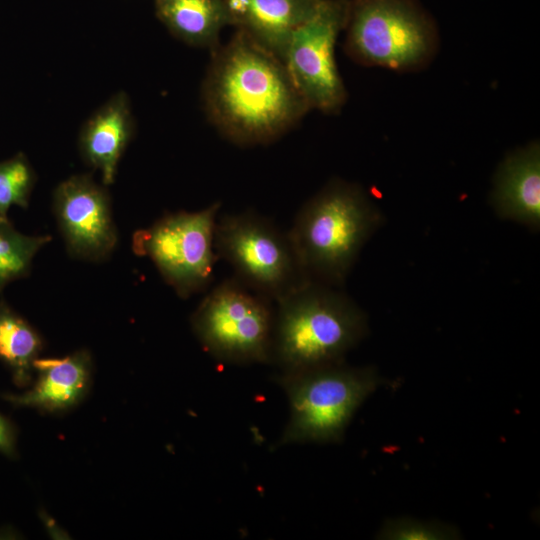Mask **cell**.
Masks as SVG:
<instances>
[{
	"instance_id": "cell-17",
	"label": "cell",
	"mask_w": 540,
	"mask_h": 540,
	"mask_svg": "<svg viewBox=\"0 0 540 540\" xmlns=\"http://www.w3.org/2000/svg\"><path fill=\"white\" fill-rule=\"evenodd\" d=\"M51 239L50 235L22 234L9 218L0 219V293L9 283L30 274L33 258Z\"/></svg>"
},
{
	"instance_id": "cell-8",
	"label": "cell",
	"mask_w": 540,
	"mask_h": 540,
	"mask_svg": "<svg viewBox=\"0 0 540 540\" xmlns=\"http://www.w3.org/2000/svg\"><path fill=\"white\" fill-rule=\"evenodd\" d=\"M220 207V202H214L196 212L169 213L133 234L134 253L148 257L181 298L203 291L213 280Z\"/></svg>"
},
{
	"instance_id": "cell-1",
	"label": "cell",
	"mask_w": 540,
	"mask_h": 540,
	"mask_svg": "<svg viewBox=\"0 0 540 540\" xmlns=\"http://www.w3.org/2000/svg\"><path fill=\"white\" fill-rule=\"evenodd\" d=\"M202 84L206 116L239 146L269 144L310 110L278 57L236 31L214 49Z\"/></svg>"
},
{
	"instance_id": "cell-10",
	"label": "cell",
	"mask_w": 540,
	"mask_h": 540,
	"mask_svg": "<svg viewBox=\"0 0 540 540\" xmlns=\"http://www.w3.org/2000/svg\"><path fill=\"white\" fill-rule=\"evenodd\" d=\"M53 213L68 254L80 260L103 262L118 243L111 198L91 174L72 175L53 192Z\"/></svg>"
},
{
	"instance_id": "cell-3",
	"label": "cell",
	"mask_w": 540,
	"mask_h": 540,
	"mask_svg": "<svg viewBox=\"0 0 540 540\" xmlns=\"http://www.w3.org/2000/svg\"><path fill=\"white\" fill-rule=\"evenodd\" d=\"M275 303L271 360L282 373L344 361L367 333L364 312L328 285L306 282Z\"/></svg>"
},
{
	"instance_id": "cell-2",
	"label": "cell",
	"mask_w": 540,
	"mask_h": 540,
	"mask_svg": "<svg viewBox=\"0 0 540 540\" xmlns=\"http://www.w3.org/2000/svg\"><path fill=\"white\" fill-rule=\"evenodd\" d=\"M381 222L362 188L333 179L301 207L287 234L305 277L335 287Z\"/></svg>"
},
{
	"instance_id": "cell-6",
	"label": "cell",
	"mask_w": 540,
	"mask_h": 540,
	"mask_svg": "<svg viewBox=\"0 0 540 540\" xmlns=\"http://www.w3.org/2000/svg\"><path fill=\"white\" fill-rule=\"evenodd\" d=\"M214 248L236 279L276 302L309 280L302 272L287 232L254 213L227 214L216 221Z\"/></svg>"
},
{
	"instance_id": "cell-7",
	"label": "cell",
	"mask_w": 540,
	"mask_h": 540,
	"mask_svg": "<svg viewBox=\"0 0 540 540\" xmlns=\"http://www.w3.org/2000/svg\"><path fill=\"white\" fill-rule=\"evenodd\" d=\"M345 23V51L365 66L410 70L435 52L432 26L407 0H357Z\"/></svg>"
},
{
	"instance_id": "cell-19",
	"label": "cell",
	"mask_w": 540,
	"mask_h": 540,
	"mask_svg": "<svg viewBox=\"0 0 540 540\" xmlns=\"http://www.w3.org/2000/svg\"><path fill=\"white\" fill-rule=\"evenodd\" d=\"M459 530L439 521L399 517L386 520L377 533L383 540H452L459 539Z\"/></svg>"
},
{
	"instance_id": "cell-12",
	"label": "cell",
	"mask_w": 540,
	"mask_h": 540,
	"mask_svg": "<svg viewBox=\"0 0 540 540\" xmlns=\"http://www.w3.org/2000/svg\"><path fill=\"white\" fill-rule=\"evenodd\" d=\"M92 357L81 349L61 358H38L34 362L37 378L21 394L0 393V398L15 407L45 412L69 409L82 401L91 382Z\"/></svg>"
},
{
	"instance_id": "cell-14",
	"label": "cell",
	"mask_w": 540,
	"mask_h": 540,
	"mask_svg": "<svg viewBox=\"0 0 540 540\" xmlns=\"http://www.w3.org/2000/svg\"><path fill=\"white\" fill-rule=\"evenodd\" d=\"M135 134V121L125 92L114 94L83 124L78 147L83 161L102 176L105 186L115 181L119 162Z\"/></svg>"
},
{
	"instance_id": "cell-11",
	"label": "cell",
	"mask_w": 540,
	"mask_h": 540,
	"mask_svg": "<svg viewBox=\"0 0 540 540\" xmlns=\"http://www.w3.org/2000/svg\"><path fill=\"white\" fill-rule=\"evenodd\" d=\"M323 0H223L228 25L284 62L293 32Z\"/></svg>"
},
{
	"instance_id": "cell-18",
	"label": "cell",
	"mask_w": 540,
	"mask_h": 540,
	"mask_svg": "<svg viewBox=\"0 0 540 540\" xmlns=\"http://www.w3.org/2000/svg\"><path fill=\"white\" fill-rule=\"evenodd\" d=\"M36 179L32 165L22 152L0 161V219L8 218L11 206L28 208Z\"/></svg>"
},
{
	"instance_id": "cell-4",
	"label": "cell",
	"mask_w": 540,
	"mask_h": 540,
	"mask_svg": "<svg viewBox=\"0 0 540 540\" xmlns=\"http://www.w3.org/2000/svg\"><path fill=\"white\" fill-rule=\"evenodd\" d=\"M290 418L280 439L290 443H336L360 405L385 381L373 367H350L344 361L281 373Z\"/></svg>"
},
{
	"instance_id": "cell-5",
	"label": "cell",
	"mask_w": 540,
	"mask_h": 540,
	"mask_svg": "<svg viewBox=\"0 0 540 540\" xmlns=\"http://www.w3.org/2000/svg\"><path fill=\"white\" fill-rule=\"evenodd\" d=\"M272 300L236 278L217 285L191 316L196 337L213 357L236 364L271 361Z\"/></svg>"
},
{
	"instance_id": "cell-15",
	"label": "cell",
	"mask_w": 540,
	"mask_h": 540,
	"mask_svg": "<svg viewBox=\"0 0 540 540\" xmlns=\"http://www.w3.org/2000/svg\"><path fill=\"white\" fill-rule=\"evenodd\" d=\"M156 15L185 44L214 50L228 25L223 0H155Z\"/></svg>"
},
{
	"instance_id": "cell-9",
	"label": "cell",
	"mask_w": 540,
	"mask_h": 540,
	"mask_svg": "<svg viewBox=\"0 0 540 540\" xmlns=\"http://www.w3.org/2000/svg\"><path fill=\"white\" fill-rule=\"evenodd\" d=\"M346 17L341 2L323 0L318 11L289 40L284 64L310 110L334 114L346 101L335 58L336 41Z\"/></svg>"
},
{
	"instance_id": "cell-13",
	"label": "cell",
	"mask_w": 540,
	"mask_h": 540,
	"mask_svg": "<svg viewBox=\"0 0 540 540\" xmlns=\"http://www.w3.org/2000/svg\"><path fill=\"white\" fill-rule=\"evenodd\" d=\"M496 214L530 230L540 228V145L533 141L498 166L491 193Z\"/></svg>"
},
{
	"instance_id": "cell-16",
	"label": "cell",
	"mask_w": 540,
	"mask_h": 540,
	"mask_svg": "<svg viewBox=\"0 0 540 540\" xmlns=\"http://www.w3.org/2000/svg\"><path fill=\"white\" fill-rule=\"evenodd\" d=\"M40 333L0 299V361L9 369L17 387L32 384L34 362L43 350Z\"/></svg>"
},
{
	"instance_id": "cell-20",
	"label": "cell",
	"mask_w": 540,
	"mask_h": 540,
	"mask_svg": "<svg viewBox=\"0 0 540 540\" xmlns=\"http://www.w3.org/2000/svg\"><path fill=\"white\" fill-rule=\"evenodd\" d=\"M16 435L12 422L0 414V453L10 458L16 456Z\"/></svg>"
}]
</instances>
